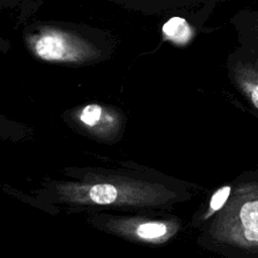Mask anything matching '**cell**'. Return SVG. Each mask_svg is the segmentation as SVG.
I'll return each mask as SVG.
<instances>
[{"label":"cell","mask_w":258,"mask_h":258,"mask_svg":"<svg viewBox=\"0 0 258 258\" xmlns=\"http://www.w3.org/2000/svg\"><path fill=\"white\" fill-rule=\"evenodd\" d=\"M27 44L36 57L54 63H85L100 55L92 42L54 27H42L30 34Z\"/></svg>","instance_id":"1"},{"label":"cell","mask_w":258,"mask_h":258,"mask_svg":"<svg viewBox=\"0 0 258 258\" xmlns=\"http://www.w3.org/2000/svg\"><path fill=\"white\" fill-rule=\"evenodd\" d=\"M240 227L245 241L258 244V198L246 201L238 210Z\"/></svg>","instance_id":"2"},{"label":"cell","mask_w":258,"mask_h":258,"mask_svg":"<svg viewBox=\"0 0 258 258\" xmlns=\"http://www.w3.org/2000/svg\"><path fill=\"white\" fill-rule=\"evenodd\" d=\"M162 34L165 39L178 45H184L191 39L194 32L184 18L174 16L163 24Z\"/></svg>","instance_id":"3"},{"label":"cell","mask_w":258,"mask_h":258,"mask_svg":"<svg viewBox=\"0 0 258 258\" xmlns=\"http://www.w3.org/2000/svg\"><path fill=\"white\" fill-rule=\"evenodd\" d=\"M118 191L115 186L108 183H99L91 187L89 191L90 199L99 205L112 204L117 198Z\"/></svg>","instance_id":"4"},{"label":"cell","mask_w":258,"mask_h":258,"mask_svg":"<svg viewBox=\"0 0 258 258\" xmlns=\"http://www.w3.org/2000/svg\"><path fill=\"white\" fill-rule=\"evenodd\" d=\"M239 83L251 102L258 109V74L253 71L243 72L239 78Z\"/></svg>","instance_id":"5"},{"label":"cell","mask_w":258,"mask_h":258,"mask_svg":"<svg viewBox=\"0 0 258 258\" xmlns=\"http://www.w3.org/2000/svg\"><path fill=\"white\" fill-rule=\"evenodd\" d=\"M167 231L164 224L161 223H145L137 228V234L143 239H154L163 236Z\"/></svg>","instance_id":"6"},{"label":"cell","mask_w":258,"mask_h":258,"mask_svg":"<svg viewBox=\"0 0 258 258\" xmlns=\"http://www.w3.org/2000/svg\"><path fill=\"white\" fill-rule=\"evenodd\" d=\"M101 115H102V108L99 105L91 104L86 106L83 109L81 113V120L85 124L89 126H93L100 120Z\"/></svg>","instance_id":"7"},{"label":"cell","mask_w":258,"mask_h":258,"mask_svg":"<svg viewBox=\"0 0 258 258\" xmlns=\"http://www.w3.org/2000/svg\"><path fill=\"white\" fill-rule=\"evenodd\" d=\"M230 190H231L230 186H224L214 194L210 202V208L213 212L220 210L224 206V204L229 198Z\"/></svg>","instance_id":"8"}]
</instances>
